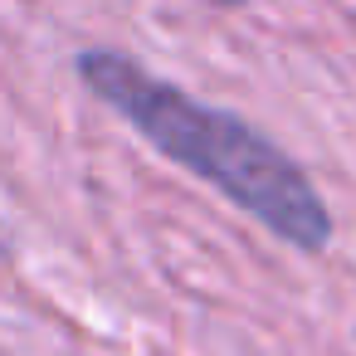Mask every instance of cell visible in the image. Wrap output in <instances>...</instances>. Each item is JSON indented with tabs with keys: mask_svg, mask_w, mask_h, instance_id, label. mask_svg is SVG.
<instances>
[{
	"mask_svg": "<svg viewBox=\"0 0 356 356\" xmlns=\"http://www.w3.org/2000/svg\"><path fill=\"white\" fill-rule=\"evenodd\" d=\"M74 69L83 88L103 108H113L152 152L200 176L268 234H278L302 254H322L332 244V210L322 191L259 127L215 103L191 98L186 88L156 79L152 69H142L118 49H83Z\"/></svg>",
	"mask_w": 356,
	"mask_h": 356,
	"instance_id": "obj_1",
	"label": "cell"
}]
</instances>
